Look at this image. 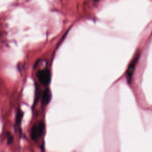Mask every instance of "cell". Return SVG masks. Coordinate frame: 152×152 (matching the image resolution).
<instances>
[{"label": "cell", "instance_id": "6da1fadb", "mask_svg": "<svg viewBox=\"0 0 152 152\" xmlns=\"http://www.w3.org/2000/svg\"><path fill=\"white\" fill-rule=\"evenodd\" d=\"M37 77L39 82L43 86H48L51 80V74L49 69H43L38 71Z\"/></svg>", "mask_w": 152, "mask_h": 152}, {"label": "cell", "instance_id": "7a4b0ae2", "mask_svg": "<svg viewBox=\"0 0 152 152\" xmlns=\"http://www.w3.org/2000/svg\"><path fill=\"white\" fill-rule=\"evenodd\" d=\"M45 129V125L42 122H39L34 124L31 129V136L33 140H36L39 138L43 133Z\"/></svg>", "mask_w": 152, "mask_h": 152}, {"label": "cell", "instance_id": "3957f363", "mask_svg": "<svg viewBox=\"0 0 152 152\" xmlns=\"http://www.w3.org/2000/svg\"><path fill=\"white\" fill-rule=\"evenodd\" d=\"M139 56H140V53L138 52L128 66V68L127 69V72H126V78L128 83H129L131 81L132 74L135 69V66L138 62Z\"/></svg>", "mask_w": 152, "mask_h": 152}, {"label": "cell", "instance_id": "277c9868", "mask_svg": "<svg viewBox=\"0 0 152 152\" xmlns=\"http://www.w3.org/2000/svg\"><path fill=\"white\" fill-rule=\"evenodd\" d=\"M51 92L49 88L46 89L42 94V101L43 105H47L50 101L51 99Z\"/></svg>", "mask_w": 152, "mask_h": 152}, {"label": "cell", "instance_id": "5b68a950", "mask_svg": "<svg viewBox=\"0 0 152 152\" xmlns=\"http://www.w3.org/2000/svg\"><path fill=\"white\" fill-rule=\"evenodd\" d=\"M23 117V112L20 110V109H18L17 110V112L16 120H15L16 125L18 126H19L20 125Z\"/></svg>", "mask_w": 152, "mask_h": 152}, {"label": "cell", "instance_id": "8992f818", "mask_svg": "<svg viewBox=\"0 0 152 152\" xmlns=\"http://www.w3.org/2000/svg\"><path fill=\"white\" fill-rule=\"evenodd\" d=\"M7 142L8 144H11L12 142H13V140H14V138H13V136L12 135L8 132L7 133Z\"/></svg>", "mask_w": 152, "mask_h": 152}, {"label": "cell", "instance_id": "52a82bcc", "mask_svg": "<svg viewBox=\"0 0 152 152\" xmlns=\"http://www.w3.org/2000/svg\"><path fill=\"white\" fill-rule=\"evenodd\" d=\"M94 2H98L99 0H93Z\"/></svg>", "mask_w": 152, "mask_h": 152}]
</instances>
